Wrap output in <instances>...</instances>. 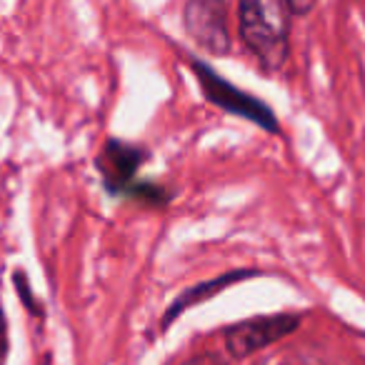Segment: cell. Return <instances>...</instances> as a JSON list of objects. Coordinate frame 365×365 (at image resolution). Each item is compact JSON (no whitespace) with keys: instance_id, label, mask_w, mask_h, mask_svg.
I'll use <instances>...</instances> for the list:
<instances>
[{"instance_id":"5","label":"cell","mask_w":365,"mask_h":365,"mask_svg":"<svg viewBox=\"0 0 365 365\" xmlns=\"http://www.w3.org/2000/svg\"><path fill=\"white\" fill-rule=\"evenodd\" d=\"M145 158H148L145 148L110 138V140L103 145L101 155H98V160H96V168L103 175V182H106V188L110 190V193H128L138 182L135 180L138 170L143 168Z\"/></svg>"},{"instance_id":"11","label":"cell","mask_w":365,"mask_h":365,"mask_svg":"<svg viewBox=\"0 0 365 365\" xmlns=\"http://www.w3.org/2000/svg\"><path fill=\"white\" fill-rule=\"evenodd\" d=\"M185 365H225V360H220L218 355L208 353V355H198V358L188 360Z\"/></svg>"},{"instance_id":"1","label":"cell","mask_w":365,"mask_h":365,"mask_svg":"<svg viewBox=\"0 0 365 365\" xmlns=\"http://www.w3.org/2000/svg\"><path fill=\"white\" fill-rule=\"evenodd\" d=\"M238 26L243 43L265 71H280L290 56V16L285 3L245 0L238 6Z\"/></svg>"},{"instance_id":"9","label":"cell","mask_w":365,"mask_h":365,"mask_svg":"<svg viewBox=\"0 0 365 365\" xmlns=\"http://www.w3.org/2000/svg\"><path fill=\"white\" fill-rule=\"evenodd\" d=\"M8 350H11V338H8V318L6 310L0 305V365H6Z\"/></svg>"},{"instance_id":"8","label":"cell","mask_w":365,"mask_h":365,"mask_svg":"<svg viewBox=\"0 0 365 365\" xmlns=\"http://www.w3.org/2000/svg\"><path fill=\"white\" fill-rule=\"evenodd\" d=\"M13 285H16V293H18V298L23 300V305H26L33 315H38V318H41L46 310L38 305L36 295H33V288H31V280H28V275L23 273V270H16V273H13Z\"/></svg>"},{"instance_id":"2","label":"cell","mask_w":365,"mask_h":365,"mask_svg":"<svg viewBox=\"0 0 365 365\" xmlns=\"http://www.w3.org/2000/svg\"><path fill=\"white\" fill-rule=\"evenodd\" d=\"M190 71L195 73L200 91L208 98L210 106L220 108V110L228 113V115L243 118V120L263 128L265 133H280V123H278V118H275L273 108H268L263 101H258V98L250 96V93L240 91L238 86L225 81L215 68H210L208 63L198 61V58H190Z\"/></svg>"},{"instance_id":"6","label":"cell","mask_w":365,"mask_h":365,"mask_svg":"<svg viewBox=\"0 0 365 365\" xmlns=\"http://www.w3.org/2000/svg\"><path fill=\"white\" fill-rule=\"evenodd\" d=\"M253 275H258V270H245V268H240V270H230V273L218 275V278H213V280H203V283L193 285V288H188V290H182V293L178 295L175 300H173L170 308L165 310V315L160 318V328L165 330L168 325H170L173 320H175L178 315L182 313V310H188V308H193V305L205 303V300L215 298V295H218L220 290L230 288V285L240 283V280H245V278H253Z\"/></svg>"},{"instance_id":"10","label":"cell","mask_w":365,"mask_h":365,"mask_svg":"<svg viewBox=\"0 0 365 365\" xmlns=\"http://www.w3.org/2000/svg\"><path fill=\"white\" fill-rule=\"evenodd\" d=\"M285 6H288L290 16L298 18V16H305L315 8V3H298V0H285Z\"/></svg>"},{"instance_id":"3","label":"cell","mask_w":365,"mask_h":365,"mask_svg":"<svg viewBox=\"0 0 365 365\" xmlns=\"http://www.w3.org/2000/svg\"><path fill=\"white\" fill-rule=\"evenodd\" d=\"M300 323L303 320L295 313H270L240 320V323H233L223 330L225 350H228L230 358L245 360L253 353H258V350L293 335L300 328Z\"/></svg>"},{"instance_id":"7","label":"cell","mask_w":365,"mask_h":365,"mask_svg":"<svg viewBox=\"0 0 365 365\" xmlns=\"http://www.w3.org/2000/svg\"><path fill=\"white\" fill-rule=\"evenodd\" d=\"M128 195H133L135 200L148 203V205H165L168 198H170L163 185H158V182H140V180H138L135 185L128 190Z\"/></svg>"},{"instance_id":"4","label":"cell","mask_w":365,"mask_h":365,"mask_svg":"<svg viewBox=\"0 0 365 365\" xmlns=\"http://www.w3.org/2000/svg\"><path fill=\"white\" fill-rule=\"evenodd\" d=\"M185 33L210 56L230 53V31L225 6L220 0H190L182 8Z\"/></svg>"}]
</instances>
